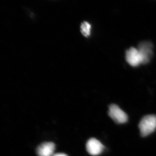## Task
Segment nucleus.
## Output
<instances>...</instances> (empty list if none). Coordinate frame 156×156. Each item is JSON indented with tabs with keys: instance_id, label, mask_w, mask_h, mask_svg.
I'll return each mask as SVG.
<instances>
[{
	"instance_id": "obj_5",
	"label": "nucleus",
	"mask_w": 156,
	"mask_h": 156,
	"mask_svg": "<svg viewBox=\"0 0 156 156\" xmlns=\"http://www.w3.org/2000/svg\"><path fill=\"white\" fill-rule=\"evenodd\" d=\"M104 147L102 144L95 138H90L86 144V150L90 155L98 156L104 150Z\"/></svg>"
},
{
	"instance_id": "obj_1",
	"label": "nucleus",
	"mask_w": 156,
	"mask_h": 156,
	"mask_svg": "<svg viewBox=\"0 0 156 156\" xmlns=\"http://www.w3.org/2000/svg\"><path fill=\"white\" fill-rule=\"evenodd\" d=\"M139 128L142 136H147L156 129V116L150 115L144 116L139 124Z\"/></svg>"
},
{
	"instance_id": "obj_2",
	"label": "nucleus",
	"mask_w": 156,
	"mask_h": 156,
	"mask_svg": "<svg viewBox=\"0 0 156 156\" xmlns=\"http://www.w3.org/2000/svg\"><path fill=\"white\" fill-rule=\"evenodd\" d=\"M153 45L148 41L141 42L138 45V49L142 59V64L149 62L153 55Z\"/></svg>"
},
{
	"instance_id": "obj_6",
	"label": "nucleus",
	"mask_w": 156,
	"mask_h": 156,
	"mask_svg": "<svg viewBox=\"0 0 156 156\" xmlns=\"http://www.w3.org/2000/svg\"><path fill=\"white\" fill-rule=\"evenodd\" d=\"M55 149L54 143L47 142L41 144L37 150L38 156H53Z\"/></svg>"
},
{
	"instance_id": "obj_7",
	"label": "nucleus",
	"mask_w": 156,
	"mask_h": 156,
	"mask_svg": "<svg viewBox=\"0 0 156 156\" xmlns=\"http://www.w3.org/2000/svg\"><path fill=\"white\" fill-rule=\"evenodd\" d=\"M91 26L89 23L86 21H84L81 24V32L82 35L86 37H88L90 35L91 33Z\"/></svg>"
},
{
	"instance_id": "obj_4",
	"label": "nucleus",
	"mask_w": 156,
	"mask_h": 156,
	"mask_svg": "<svg viewBox=\"0 0 156 156\" xmlns=\"http://www.w3.org/2000/svg\"><path fill=\"white\" fill-rule=\"evenodd\" d=\"M126 61L131 66L135 67L142 64V59L137 48L132 47L126 52Z\"/></svg>"
},
{
	"instance_id": "obj_8",
	"label": "nucleus",
	"mask_w": 156,
	"mask_h": 156,
	"mask_svg": "<svg viewBox=\"0 0 156 156\" xmlns=\"http://www.w3.org/2000/svg\"><path fill=\"white\" fill-rule=\"evenodd\" d=\"M53 156H68V155L63 153H57L54 154Z\"/></svg>"
},
{
	"instance_id": "obj_3",
	"label": "nucleus",
	"mask_w": 156,
	"mask_h": 156,
	"mask_svg": "<svg viewBox=\"0 0 156 156\" xmlns=\"http://www.w3.org/2000/svg\"><path fill=\"white\" fill-rule=\"evenodd\" d=\"M108 115L115 122L118 124H123L127 121V114L116 105H112L109 107Z\"/></svg>"
}]
</instances>
